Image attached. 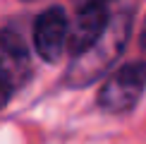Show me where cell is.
<instances>
[{
	"label": "cell",
	"mask_w": 146,
	"mask_h": 144,
	"mask_svg": "<svg viewBox=\"0 0 146 144\" xmlns=\"http://www.w3.org/2000/svg\"><path fill=\"white\" fill-rule=\"evenodd\" d=\"M127 36H129V17L127 15L115 17V22H110L108 31L101 36L98 43L72 60V67L67 70V84L86 87L96 77H101L120 58V53L127 43Z\"/></svg>",
	"instance_id": "6da1fadb"
},
{
	"label": "cell",
	"mask_w": 146,
	"mask_h": 144,
	"mask_svg": "<svg viewBox=\"0 0 146 144\" xmlns=\"http://www.w3.org/2000/svg\"><path fill=\"white\" fill-rule=\"evenodd\" d=\"M146 89V65L129 63L115 70L98 91V106L108 113H127L132 111Z\"/></svg>",
	"instance_id": "7a4b0ae2"
},
{
	"label": "cell",
	"mask_w": 146,
	"mask_h": 144,
	"mask_svg": "<svg viewBox=\"0 0 146 144\" xmlns=\"http://www.w3.org/2000/svg\"><path fill=\"white\" fill-rule=\"evenodd\" d=\"M70 41V24L60 7H48L34 24V46L46 63H58Z\"/></svg>",
	"instance_id": "3957f363"
},
{
	"label": "cell",
	"mask_w": 146,
	"mask_h": 144,
	"mask_svg": "<svg viewBox=\"0 0 146 144\" xmlns=\"http://www.w3.org/2000/svg\"><path fill=\"white\" fill-rule=\"evenodd\" d=\"M31 75V58H29L27 43L17 31L3 29L0 31V79L12 91L24 87Z\"/></svg>",
	"instance_id": "277c9868"
},
{
	"label": "cell",
	"mask_w": 146,
	"mask_h": 144,
	"mask_svg": "<svg viewBox=\"0 0 146 144\" xmlns=\"http://www.w3.org/2000/svg\"><path fill=\"white\" fill-rule=\"evenodd\" d=\"M110 19H108V7H89V10H77V19L70 29V41L67 48L74 58L86 53L91 46L101 41V36L108 31Z\"/></svg>",
	"instance_id": "5b68a950"
},
{
	"label": "cell",
	"mask_w": 146,
	"mask_h": 144,
	"mask_svg": "<svg viewBox=\"0 0 146 144\" xmlns=\"http://www.w3.org/2000/svg\"><path fill=\"white\" fill-rule=\"evenodd\" d=\"M77 10H89V7H108L113 0H72Z\"/></svg>",
	"instance_id": "8992f818"
},
{
	"label": "cell",
	"mask_w": 146,
	"mask_h": 144,
	"mask_svg": "<svg viewBox=\"0 0 146 144\" xmlns=\"http://www.w3.org/2000/svg\"><path fill=\"white\" fill-rule=\"evenodd\" d=\"M12 94H15V91H12L7 84L0 79V108H5V106H7V101L12 99Z\"/></svg>",
	"instance_id": "52a82bcc"
},
{
	"label": "cell",
	"mask_w": 146,
	"mask_h": 144,
	"mask_svg": "<svg viewBox=\"0 0 146 144\" xmlns=\"http://www.w3.org/2000/svg\"><path fill=\"white\" fill-rule=\"evenodd\" d=\"M141 48L146 53V22H144V29H141Z\"/></svg>",
	"instance_id": "ba28073f"
},
{
	"label": "cell",
	"mask_w": 146,
	"mask_h": 144,
	"mask_svg": "<svg viewBox=\"0 0 146 144\" xmlns=\"http://www.w3.org/2000/svg\"><path fill=\"white\" fill-rule=\"evenodd\" d=\"M27 3H29V0H27Z\"/></svg>",
	"instance_id": "9c48e42d"
}]
</instances>
